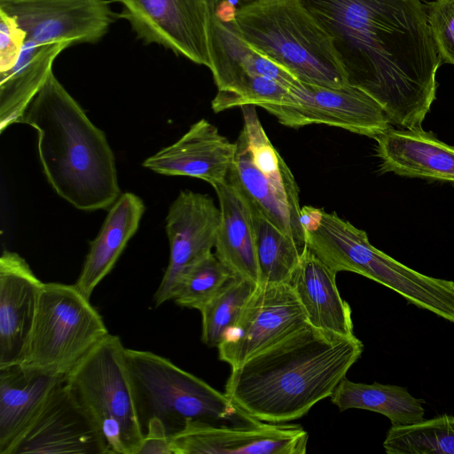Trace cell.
Instances as JSON below:
<instances>
[{"mask_svg": "<svg viewBox=\"0 0 454 454\" xmlns=\"http://www.w3.org/2000/svg\"><path fill=\"white\" fill-rule=\"evenodd\" d=\"M330 35L348 83L391 124L420 129L441 59L422 0H301Z\"/></svg>", "mask_w": 454, "mask_h": 454, "instance_id": "obj_1", "label": "cell"}, {"mask_svg": "<svg viewBox=\"0 0 454 454\" xmlns=\"http://www.w3.org/2000/svg\"><path fill=\"white\" fill-rule=\"evenodd\" d=\"M362 341L309 325L231 369L225 394L249 417L288 423L331 397L361 356Z\"/></svg>", "mask_w": 454, "mask_h": 454, "instance_id": "obj_2", "label": "cell"}, {"mask_svg": "<svg viewBox=\"0 0 454 454\" xmlns=\"http://www.w3.org/2000/svg\"><path fill=\"white\" fill-rule=\"evenodd\" d=\"M18 122L37 133L43 173L59 197L83 211L105 209L121 195L114 153L53 71Z\"/></svg>", "mask_w": 454, "mask_h": 454, "instance_id": "obj_3", "label": "cell"}, {"mask_svg": "<svg viewBox=\"0 0 454 454\" xmlns=\"http://www.w3.org/2000/svg\"><path fill=\"white\" fill-rule=\"evenodd\" d=\"M244 38L298 81L324 87L348 85L330 35L301 0H260L237 7Z\"/></svg>", "mask_w": 454, "mask_h": 454, "instance_id": "obj_4", "label": "cell"}, {"mask_svg": "<svg viewBox=\"0 0 454 454\" xmlns=\"http://www.w3.org/2000/svg\"><path fill=\"white\" fill-rule=\"evenodd\" d=\"M137 415L143 429L160 419L172 436L189 419L247 423L255 420L224 393L151 351L125 348Z\"/></svg>", "mask_w": 454, "mask_h": 454, "instance_id": "obj_5", "label": "cell"}, {"mask_svg": "<svg viewBox=\"0 0 454 454\" xmlns=\"http://www.w3.org/2000/svg\"><path fill=\"white\" fill-rule=\"evenodd\" d=\"M210 70L217 93L215 113L245 105L283 104L299 81L257 51L243 36L230 0H207Z\"/></svg>", "mask_w": 454, "mask_h": 454, "instance_id": "obj_6", "label": "cell"}, {"mask_svg": "<svg viewBox=\"0 0 454 454\" xmlns=\"http://www.w3.org/2000/svg\"><path fill=\"white\" fill-rule=\"evenodd\" d=\"M65 382L98 431L107 453L137 454L144 432L120 337L109 333Z\"/></svg>", "mask_w": 454, "mask_h": 454, "instance_id": "obj_7", "label": "cell"}, {"mask_svg": "<svg viewBox=\"0 0 454 454\" xmlns=\"http://www.w3.org/2000/svg\"><path fill=\"white\" fill-rule=\"evenodd\" d=\"M90 300L74 284L44 283L20 364L66 379L109 334Z\"/></svg>", "mask_w": 454, "mask_h": 454, "instance_id": "obj_8", "label": "cell"}, {"mask_svg": "<svg viewBox=\"0 0 454 454\" xmlns=\"http://www.w3.org/2000/svg\"><path fill=\"white\" fill-rule=\"evenodd\" d=\"M262 107L290 128L325 124L374 138L392 127L380 105L350 84L331 88L299 81L285 103Z\"/></svg>", "mask_w": 454, "mask_h": 454, "instance_id": "obj_9", "label": "cell"}, {"mask_svg": "<svg viewBox=\"0 0 454 454\" xmlns=\"http://www.w3.org/2000/svg\"><path fill=\"white\" fill-rule=\"evenodd\" d=\"M290 283L257 286L239 319L218 345L219 358L235 369L308 325Z\"/></svg>", "mask_w": 454, "mask_h": 454, "instance_id": "obj_10", "label": "cell"}, {"mask_svg": "<svg viewBox=\"0 0 454 454\" xmlns=\"http://www.w3.org/2000/svg\"><path fill=\"white\" fill-rule=\"evenodd\" d=\"M137 37L210 68L207 0H115Z\"/></svg>", "mask_w": 454, "mask_h": 454, "instance_id": "obj_11", "label": "cell"}, {"mask_svg": "<svg viewBox=\"0 0 454 454\" xmlns=\"http://www.w3.org/2000/svg\"><path fill=\"white\" fill-rule=\"evenodd\" d=\"M309 433L300 425L254 420L189 419L171 436L174 454H305Z\"/></svg>", "mask_w": 454, "mask_h": 454, "instance_id": "obj_12", "label": "cell"}, {"mask_svg": "<svg viewBox=\"0 0 454 454\" xmlns=\"http://www.w3.org/2000/svg\"><path fill=\"white\" fill-rule=\"evenodd\" d=\"M0 11L37 44L96 43L118 17L107 0H0Z\"/></svg>", "mask_w": 454, "mask_h": 454, "instance_id": "obj_13", "label": "cell"}, {"mask_svg": "<svg viewBox=\"0 0 454 454\" xmlns=\"http://www.w3.org/2000/svg\"><path fill=\"white\" fill-rule=\"evenodd\" d=\"M221 223V210L207 194L181 191L166 217L169 260L153 295L155 307L173 300L184 272L212 253Z\"/></svg>", "mask_w": 454, "mask_h": 454, "instance_id": "obj_14", "label": "cell"}, {"mask_svg": "<svg viewBox=\"0 0 454 454\" xmlns=\"http://www.w3.org/2000/svg\"><path fill=\"white\" fill-rule=\"evenodd\" d=\"M65 380L53 387L9 454L107 453L98 431L72 396Z\"/></svg>", "mask_w": 454, "mask_h": 454, "instance_id": "obj_15", "label": "cell"}, {"mask_svg": "<svg viewBox=\"0 0 454 454\" xmlns=\"http://www.w3.org/2000/svg\"><path fill=\"white\" fill-rule=\"evenodd\" d=\"M26 260L4 250L0 257V368L20 364L43 286Z\"/></svg>", "mask_w": 454, "mask_h": 454, "instance_id": "obj_16", "label": "cell"}, {"mask_svg": "<svg viewBox=\"0 0 454 454\" xmlns=\"http://www.w3.org/2000/svg\"><path fill=\"white\" fill-rule=\"evenodd\" d=\"M235 153L236 143L201 119L174 144L146 158L143 167L160 175L196 177L214 187L225 180Z\"/></svg>", "mask_w": 454, "mask_h": 454, "instance_id": "obj_17", "label": "cell"}, {"mask_svg": "<svg viewBox=\"0 0 454 454\" xmlns=\"http://www.w3.org/2000/svg\"><path fill=\"white\" fill-rule=\"evenodd\" d=\"M374 139L381 172L454 183V145L422 128L390 127Z\"/></svg>", "mask_w": 454, "mask_h": 454, "instance_id": "obj_18", "label": "cell"}, {"mask_svg": "<svg viewBox=\"0 0 454 454\" xmlns=\"http://www.w3.org/2000/svg\"><path fill=\"white\" fill-rule=\"evenodd\" d=\"M336 274L304 245L301 262L290 284L310 326L329 334L352 337L355 334L351 308L339 293Z\"/></svg>", "mask_w": 454, "mask_h": 454, "instance_id": "obj_19", "label": "cell"}, {"mask_svg": "<svg viewBox=\"0 0 454 454\" xmlns=\"http://www.w3.org/2000/svg\"><path fill=\"white\" fill-rule=\"evenodd\" d=\"M214 189L221 210L215 254L235 277L257 286L259 269L248 201L239 186L227 176Z\"/></svg>", "mask_w": 454, "mask_h": 454, "instance_id": "obj_20", "label": "cell"}, {"mask_svg": "<svg viewBox=\"0 0 454 454\" xmlns=\"http://www.w3.org/2000/svg\"><path fill=\"white\" fill-rule=\"evenodd\" d=\"M63 380L20 364L0 368V454L10 453Z\"/></svg>", "mask_w": 454, "mask_h": 454, "instance_id": "obj_21", "label": "cell"}, {"mask_svg": "<svg viewBox=\"0 0 454 454\" xmlns=\"http://www.w3.org/2000/svg\"><path fill=\"white\" fill-rule=\"evenodd\" d=\"M143 200L124 192L114 202L97 237L90 242L76 288L90 299L96 286L114 267L126 245L137 232L145 212Z\"/></svg>", "mask_w": 454, "mask_h": 454, "instance_id": "obj_22", "label": "cell"}, {"mask_svg": "<svg viewBox=\"0 0 454 454\" xmlns=\"http://www.w3.org/2000/svg\"><path fill=\"white\" fill-rule=\"evenodd\" d=\"M71 45L70 42L37 44L26 40L15 65L0 72L1 132L19 121L52 72L54 60Z\"/></svg>", "mask_w": 454, "mask_h": 454, "instance_id": "obj_23", "label": "cell"}, {"mask_svg": "<svg viewBox=\"0 0 454 454\" xmlns=\"http://www.w3.org/2000/svg\"><path fill=\"white\" fill-rule=\"evenodd\" d=\"M340 411L363 409L386 416L392 426L409 425L424 419V401L396 385L356 383L346 377L331 396Z\"/></svg>", "mask_w": 454, "mask_h": 454, "instance_id": "obj_24", "label": "cell"}, {"mask_svg": "<svg viewBox=\"0 0 454 454\" xmlns=\"http://www.w3.org/2000/svg\"><path fill=\"white\" fill-rule=\"evenodd\" d=\"M247 201L254 231L258 286L290 283L301 262L302 248L292 237L272 224L254 204Z\"/></svg>", "mask_w": 454, "mask_h": 454, "instance_id": "obj_25", "label": "cell"}, {"mask_svg": "<svg viewBox=\"0 0 454 454\" xmlns=\"http://www.w3.org/2000/svg\"><path fill=\"white\" fill-rule=\"evenodd\" d=\"M383 447L387 454H454V416L391 426Z\"/></svg>", "mask_w": 454, "mask_h": 454, "instance_id": "obj_26", "label": "cell"}, {"mask_svg": "<svg viewBox=\"0 0 454 454\" xmlns=\"http://www.w3.org/2000/svg\"><path fill=\"white\" fill-rule=\"evenodd\" d=\"M255 286L232 277L200 310L202 318L201 340L218 347L239 319Z\"/></svg>", "mask_w": 454, "mask_h": 454, "instance_id": "obj_27", "label": "cell"}, {"mask_svg": "<svg viewBox=\"0 0 454 454\" xmlns=\"http://www.w3.org/2000/svg\"><path fill=\"white\" fill-rule=\"evenodd\" d=\"M232 277L235 276L211 253L184 272L173 300L181 307L200 310Z\"/></svg>", "mask_w": 454, "mask_h": 454, "instance_id": "obj_28", "label": "cell"}, {"mask_svg": "<svg viewBox=\"0 0 454 454\" xmlns=\"http://www.w3.org/2000/svg\"><path fill=\"white\" fill-rule=\"evenodd\" d=\"M426 10L441 61L454 65V0H432Z\"/></svg>", "mask_w": 454, "mask_h": 454, "instance_id": "obj_29", "label": "cell"}, {"mask_svg": "<svg viewBox=\"0 0 454 454\" xmlns=\"http://www.w3.org/2000/svg\"><path fill=\"white\" fill-rule=\"evenodd\" d=\"M25 42L23 30L12 17L0 11V72L15 65Z\"/></svg>", "mask_w": 454, "mask_h": 454, "instance_id": "obj_30", "label": "cell"}, {"mask_svg": "<svg viewBox=\"0 0 454 454\" xmlns=\"http://www.w3.org/2000/svg\"><path fill=\"white\" fill-rule=\"evenodd\" d=\"M137 454H174L171 435L160 419H152L146 424Z\"/></svg>", "mask_w": 454, "mask_h": 454, "instance_id": "obj_31", "label": "cell"}, {"mask_svg": "<svg viewBox=\"0 0 454 454\" xmlns=\"http://www.w3.org/2000/svg\"><path fill=\"white\" fill-rule=\"evenodd\" d=\"M323 208L304 206L300 210V223L304 233L316 229L321 220Z\"/></svg>", "mask_w": 454, "mask_h": 454, "instance_id": "obj_32", "label": "cell"}, {"mask_svg": "<svg viewBox=\"0 0 454 454\" xmlns=\"http://www.w3.org/2000/svg\"><path fill=\"white\" fill-rule=\"evenodd\" d=\"M241 5H244V4H251V3H254V2H257V1H260V0H238Z\"/></svg>", "mask_w": 454, "mask_h": 454, "instance_id": "obj_33", "label": "cell"}]
</instances>
